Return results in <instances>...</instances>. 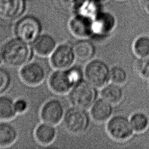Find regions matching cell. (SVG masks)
Returning a JSON list of instances; mask_svg holds the SVG:
<instances>
[{
  "mask_svg": "<svg viewBox=\"0 0 149 149\" xmlns=\"http://www.w3.org/2000/svg\"><path fill=\"white\" fill-rule=\"evenodd\" d=\"M32 49L29 43L17 37L11 38L1 48L2 62L11 67H22L31 60Z\"/></svg>",
  "mask_w": 149,
  "mask_h": 149,
  "instance_id": "6da1fadb",
  "label": "cell"
},
{
  "mask_svg": "<svg viewBox=\"0 0 149 149\" xmlns=\"http://www.w3.org/2000/svg\"><path fill=\"white\" fill-rule=\"evenodd\" d=\"M69 100L72 106L88 110L98 98V88L84 79L69 91Z\"/></svg>",
  "mask_w": 149,
  "mask_h": 149,
  "instance_id": "7a4b0ae2",
  "label": "cell"
},
{
  "mask_svg": "<svg viewBox=\"0 0 149 149\" xmlns=\"http://www.w3.org/2000/svg\"><path fill=\"white\" fill-rule=\"evenodd\" d=\"M87 111L74 106L68 109L62 120L66 130L73 134L86 132L90 126L91 119Z\"/></svg>",
  "mask_w": 149,
  "mask_h": 149,
  "instance_id": "3957f363",
  "label": "cell"
},
{
  "mask_svg": "<svg viewBox=\"0 0 149 149\" xmlns=\"http://www.w3.org/2000/svg\"><path fill=\"white\" fill-rule=\"evenodd\" d=\"M110 69L105 61L91 59L84 66V79L98 89L101 88L110 82Z\"/></svg>",
  "mask_w": 149,
  "mask_h": 149,
  "instance_id": "277c9868",
  "label": "cell"
},
{
  "mask_svg": "<svg viewBox=\"0 0 149 149\" xmlns=\"http://www.w3.org/2000/svg\"><path fill=\"white\" fill-rule=\"evenodd\" d=\"M106 130L110 137L118 141L129 140L134 133L129 118L123 115L112 116L107 122Z\"/></svg>",
  "mask_w": 149,
  "mask_h": 149,
  "instance_id": "5b68a950",
  "label": "cell"
},
{
  "mask_svg": "<svg viewBox=\"0 0 149 149\" xmlns=\"http://www.w3.org/2000/svg\"><path fill=\"white\" fill-rule=\"evenodd\" d=\"M41 22L32 15L22 17L17 21L15 27L16 37L28 43H33L41 34Z\"/></svg>",
  "mask_w": 149,
  "mask_h": 149,
  "instance_id": "8992f818",
  "label": "cell"
},
{
  "mask_svg": "<svg viewBox=\"0 0 149 149\" xmlns=\"http://www.w3.org/2000/svg\"><path fill=\"white\" fill-rule=\"evenodd\" d=\"M76 59L73 46L62 43L57 45L50 55V63L55 69H68L74 65Z\"/></svg>",
  "mask_w": 149,
  "mask_h": 149,
  "instance_id": "52a82bcc",
  "label": "cell"
},
{
  "mask_svg": "<svg viewBox=\"0 0 149 149\" xmlns=\"http://www.w3.org/2000/svg\"><path fill=\"white\" fill-rule=\"evenodd\" d=\"M19 75L25 84L36 86L44 81L46 71L41 63L37 62H29L21 67Z\"/></svg>",
  "mask_w": 149,
  "mask_h": 149,
  "instance_id": "ba28073f",
  "label": "cell"
},
{
  "mask_svg": "<svg viewBox=\"0 0 149 149\" xmlns=\"http://www.w3.org/2000/svg\"><path fill=\"white\" fill-rule=\"evenodd\" d=\"M48 86L55 94L63 95L69 93L74 84L68 69H55L49 77Z\"/></svg>",
  "mask_w": 149,
  "mask_h": 149,
  "instance_id": "9c48e42d",
  "label": "cell"
},
{
  "mask_svg": "<svg viewBox=\"0 0 149 149\" xmlns=\"http://www.w3.org/2000/svg\"><path fill=\"white\" fill-rule=\"evenodd\" d=\"M65 113L62 102L57 99H51L42 105L40 117L43 122L56 126L62 121Z\"/></svg>",
  "mask_w": 149,
  "mask_h": 149,
  "instance_id": "30bf717a",
  "label": "cell"
},
{
  "mask_svg": "<svg viewBox=\"0 0 149 149\" xmlns=\"http://www.w3.org/2000/svg\"><path fill=\"white\" fill-rule=\"evenodd\" d=\"M69 27L71 33L79 38H87L94 32V22L87 15H77L72 17Z\"/></svg>",
  "mask_w": 149,
  "mask_h": 149,
  "instance_id": "8fae6325",
  "label": "cell"
},
{
  "mask_svg": "<svg viewBox=\"0 0 149 149\" xmlns=\"http://www.w3.org/2000/svg\"><path fill=\"white\" fill-rule=\"evenodd\" d=\"M25 0H0V21L13 22L23 15Z\"/></svg>",
  "mask_w": 149,
  "mask_h": 149,
  "instance_id": "7c38bea8",
  "label": "cell"
},
{
  "mask_svg": "<svg viewBox=\"0 0 149 149\" xmlns=\"http://www.w3.org/2000/svg\"><path fill=\"white\" fill-rule=\"evenodd\" d=\"M89 110L90 117L94 122H107L112 116L113 105L100 97L96 100Z\"/></svg>",
  "mask_w": 149,
  "mask_h": 149,
  "instance_id": "4fadbf2b",
  "label": "cell"
},
{
  "mask_svg": "<svg viewBox=\"0 0 149 149\" xmlns=\"http://www.w3.org/2000/svg\"><path fill=\"white\" fill-rule=\"evenodd\" d=\"M57 47L56 41L48 34H41L32 43L33 51L39 56H50Z\"/></svg>",
  "mask_w": 149,
  "mask_h": 149,
  "instance_id": "5bb4252c",
  "label": "cell"
},
{
  "mask_svg": "<svg viewBox=\"0 0 149 149\" xmlns=\"http://www.w3.org/2000/svg\"><path fill=\"white\" fill-rule=\"evenodd\" d=\"M56 130L55 126L43 122L40 124L34 131L36 141L41 145L48 146L55 139Z\"/></svg>",
  "mask_w": 149,
  "mask_h": 149,
  "instance_id": "9a60e30c",
  "label": "cell"
},
{
  "mask_svg": "<svg viewBox=\"0 0 149 149\" xmlns=\"http://www.w3.org/2000/svg\"><path fill=\"white\" fill-rule=\"evenodd\" d=\"M100 97L113 105L119 103L123 97V90L121 85L109 82L101 88Z\"/></svg>",
  "mask_w": 149,
  "mask_h": 149,
  "instance_id": "2e32d148",
  "label": "cell"
},
{
  "mask_svg": "<svg viewBox=\"0 0 149 149\" xmlns=\"http://www.w3.org/2000/svg\"><path fill=\"white\" fill-rule=\"evenodd\" d=\"M73 47L76 58L81 61H90L95 54V45L87 38H80Z\"/></svg>",
  "mask_w": 149,
  "mask_h": 149,
  "instance_id": "e0dca14e",
  "label": "cell"
},
{
  "mask_svg": "<svg viewBox=\"0 0 149 149\" xmlns=\"http://www.w3.org/2000/svg\"><path fill=\"white\" fill-rule=\"evenodd\" d=\"M17 132L12 124L6 121L0 122V147H8L16 140Z\"/></svg>",
  "mask_w": 149,
  "mask_h": 149,
  "instance_id": "ac0fdd59",
  "label": "cell"
},
{
  "mask_svg": "<svg viewBox=\"0 0 149 149\" xmlns=\"http://www.w3.org/2000/svg\"><path fill=\"white\" fill-rule=\"evenodd\" d=\"M17 114L13 99L8 95H0V120H12Z\"/></svg>",
  "mask_w": 149,
  "mask_h": 149,
  "instance_id": "d6986e66",
  "label": "cell"
},
{
  "mask_svg": "<svg viewBox=\"0 0 149 149\" xmlns=\"http://www.w3.org/2000/svg\"><path fill=\"white\" fill-rule=\"evenodd\" d=\"M115 24L113 17L109 14L102 13L94 22V31L95 30L100 33H108L111 31Z\"/></svg>",
  "mask_w": 149,
  "mask_h": 149,
  "instance_id": "ffe728a7",
  "label": "cell"
},
{
  "mask_svg": "<svg viewBox=\"0 0 149 149\" xmlns=\"http://www.w3.org/2000/svg\"><path fill=\"white\" fill-rule=\"evenodd\" d=\"M129 119L134 132L137 133L144 132L149 126V118L142 112H134L130 116Z\"/></svg>",
  "mask_w": 149,
  "mask_h": 149,
  "instance_id": "44dd1931",
  "label": "cell"
},
{
  "mask_svg": "<svg viewBox=\"0 0 149 149\" xmlns=\"http://www.w3.org/2000/svg\"><path fill=\"white\" fill-rule=\"evenodd\" d=\"M133 51L138 58L149 55V36H141L134 40Z\"/></svg>",
  "mask_w": 149,
  "mask_h": 149,
  "instance_id": "7402d4cb",
  "label": "cell"
},
{
  "mask_svg": "<svg viewBox=\"0 0 149 149\" xmlns=\"http://www.w3.org/2000/svg\"><path fill=\"white\" fill-rule=\"evenodd\" d=\"M128 75L126 70L119 65H115L110 69V81L122 85L127 80Z\"/></svg>",
  "mask_w": 149,
  "mask_h": 149,
  "instance_id": "603a6c76",
  "label": "cell"
},
{
  "mask_svg": "<svg viewBox=\"0 0 149 149\" xmlns=\"http://www.w3.org/2000/svg\"><path fill=\"white\" fill-rule=\"evenodd\" d=\"M135 69L141 77L149 80V55L138 58L135 63Z\"/></svg>",
  "mask_w": 149,
  "mask_h": 149,
  "instance_id": "cb8c5ba5",
  "label": "cell"
},
{
  "mask_svg": "<svg viewBox=\"0 0 149 149\" xmlns=\"http://www.w3.org/2000/svg\"><path fill=\"white\" fill-rule=\"evenodd\" d=\"M62 8L66 10L76 11L83 8L87 0H58Z\"/></svg>",
  "mask_w": 149,
  "mask_h": 149,
  "instance_id": "d4e9b609",
  "label": "cell"
},
{
  "mask_svg": "<svg viewBox=\"0 0 149 149\" xmlns=\"http://www.w3.org/2000/svg\"><path fill=\"white\" fill-rule=\"evenodd\" d=\"M11 83L9 73L4 69L0 68V94L6 91Z\"/></svg>",
  "mask_w": 149,
  "mask_h": 149,
  "instance_id": "484cf974",
  "label": "cell"
},
{
  "mask_svg": "<svg viewBox=\"0 0 149 149\" xmlns=\"http://www.w3.org/2000/svg\"><path fill=\"white\" fill-rule=\"evenodd\" d=\"M15 108L17 114L23 113L28 109V102L23 98H19L15 101Z\"/></svg>",
  "mask_w": 149,
  "mask_h": 149,
  "instance_id": "4316f807",
  "label": "cell"
},
{
  "mask_svg": "<svg viewBox=\"0 0 149 149\" xmlns=\"http://www.w3.org/2000/svg\"><path fill=\"white\" fill-rule=\"evenodd\" d=\"M142 3L145 10L149 13V0H142Z\"/></svg>",
  "mask_w": 149,
  "mask_h": 149,
  "instance_id": "83f0119b",
  "label": "cell"
},
{
  "mask_svg": "<svg viewBox=\"0 0 149 149\" xmlns=\"http://www.w3.org/2000/svg\"><path fill=\"white\" fill-rule=\"evenodd\" d=\"M2 56H1V52H0V65L1 63H2Z\"/></svg>",
  "mask_w": 149,
  "mask_h": 149,
  "instance_id": "f1b7e54d",
  "label": "cell"
}]
</instances>
